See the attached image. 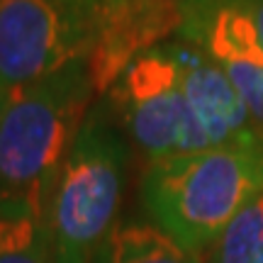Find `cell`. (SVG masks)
Returning <instances> with one entry per match:
<instances>
[{
	"label": "cell",
	"instance_id": "6da1fadb",
	"mask_svg": "<svg viewBox=\"0 0 263 263\" xmlns=\"http://www.w3.org/2000/svg\"><path fill=\"white\" fill-rule=\"evenodd\" d=\"M261 193L263 144L151 161L141 176V202L154 224L193 254L210 249Z\"/></svg>",
	"mask_w": 263,
	"mask_h": 263
},
{
	"label": "cell",
	"instance_id": "7a4b0ae2",
	"mask_svg": "<svg viewBox=\"0 0 263 263\" xmlns=\"http://www.w3.org/2000/svg\"><path fill=\"white\" fill-rule=\"evenodd\" d=\"M95 83L88 61L15 88L0 122V190L49 205L51 190L88 117Z\"/></svg>",
	"mask_w": 263,
	"mask_h": 263
},
{
	"label": "cell",
	"instance_id": "3957f363",
	"mask_svg": "<svg viewBox=\"0 0 263 263\" xmlns=\"http://www.w3.org/2000/svg\"><path fill=\"white\" fill-rule=\"evenodd\" d=\"M127 176V146L100 110L88 112L47 205L57 263H93L117 227Z\"/></svg>",
	"mask_w": 263,
	"mask_h": 263
},
{
	"label": "cell",
	"instance_id": "277c9868",
	"mask_svg": "<svg viewBox=\"0 0 263 263\" xmlns=\"http://www.w3.org/2000/svg\"><path fill=\"white\" fill-rule=\"evenodd\" d=\"M93 3L0 0V81L10 90L88 61Z\"/></svg>",
	"mask_w": 263,
	"mask_h": 263
},
{
	"label": "cell",
	"instance_id": "5b68a950",
	"mask_svg": "<svg viewBox=\"0 0 263 263\" xmlns=\"http://www.w3.org/2000/svg\"><path fill=\"white\" fill-rule=\"evenodd\" d=\"M112 88L129 137L149 163L212 149L185 100L166 44L134 59Z\"/></svg>",
	"mask_w": 263,
	"mask_h": 263
},
{
	"label": "cell",
	"instance_id": "8992f818",
	"mask_svg": "<svg viewBox=\"0 0 263 263\" xmlns=\"http://www.w3.org/2000/svg\"><path fill=\"white\" fill-rule=\"evenodd\" d=\"M178 39L212 59L263 127V49L251 22L227 0H180Z\"/></svg>",
	"mask_w": 263,
	"mask_h": 263
},
{
	"label": "cell",
	"instance_id": "52a82bcc",
	"mask_svg": "<svg viewBox=\"0 0 263 263\" xmlns=\"http://www.w3.org/2000/svg\"><path fill=\"white\" fill-rule=\"evenodd\" d=\"M180 25V0H95L93 3V49L88 71L95 93H105L117 83L124 68L154 49Z\"/></svg>",
	"mask_w": 263,
	"mask_h": 263
},
{
	"label": "cell",
	"instance_id": "ba28073f",
	"mask_svg": "<svg viewBox=\"0 0 263 263\" xmlns=\"http://www.w3.org/2000/svg\"><path fill=\"white\" fill-rule=\"evenodd\" d=\"M178 68L180 88L190 110L205 129L210 146H249L263 144V127L246 110L232 81L205 51L188 42H166Z\"/></svg>",
	"mask_w": 263,
	"mask_h": 263
},
{
	"label": "cell",
	"instance_id": "9c48e42d",
	"mask_svg": "<svg viewBox=\"0 0 263 263\" xmlns=\"http://www.w3.org/2000/svg\"><path fill=\"white\" fill-rule=\"evenodd\" d=\"M0 263H57L44 205L25 197L0 200Z\"/></svg>",
	"mask_w": 263,
	"mask_h": 263
},
{
	"label": "cell",
	"instance_id": "30bf717a",
	"mask_svg": "<svg viewBox=\"0 0 263 263\" xmlns=\"http://www.w3.org/2000/svg\"><path fill=\"white\" fill-rule=\"evenodd\" d=\"M93 263H202L156 224H117L100 246Z\"/></svg>",
	"mask_w": 263,
	"mask_h": 263
},
{
	"label": "cell",
	"instance_id": "8fae6325",
	"mask_svg": "<svg viewBox=\"0 0 263 263\" xmlns=\"http://www.w3.org/2000/svg\"><path fill=\"white\" fill-rule=\"evenodd\" d=\"M210 263H263V193L210 246Z\"/></svg>",
	"mask_w": 263,
	"mask_h": 263
},
{
	"label": "cell",
	"instance_id": "7c38bea8",
	"mask_svg": "<svg viewBox=\"0 0 263 263\" xmlns=\"http://www.w3.org/2000/svg\"><path fill=\"white\" fill-rule=\"evenodd\" d=\"M227 3L234 5V8L251 22L256 37H258V44H261V49H263V0H227Z\"/></svg>",
	"mask_w": 263,
	"mask_h": 263
},
{
	"label": "cell",
	"instance_id": "4fadbf2b",
	"mask_svg": "<svg viewBox=\"0 0 263 263\" xmlns=\"http://www.w3.org/2000/svg\"><path fill=\"white\" fill-rule=\"evenodd\" d=\"M10 98H12V90H10L8 85L0 81V122H3V115H5V110H8Z\"/></svg>",
	"mask_w": 263,
	"mask_h": 263
},
{
	"label": "cell",
	"instance_id": "5bb4252c",
	"mask_svg": "<svg viewBox=\"0 0 263 263\" xmlns=\"http://www.w3.org/2000/svg\"><path fill=\"white\" fill-rule=\"evenodd\" d=\"M81 3H95V0H81Z\"/></svg>",
	"mask_w": 263,
	"mask_h": 263
}]
</instances>
